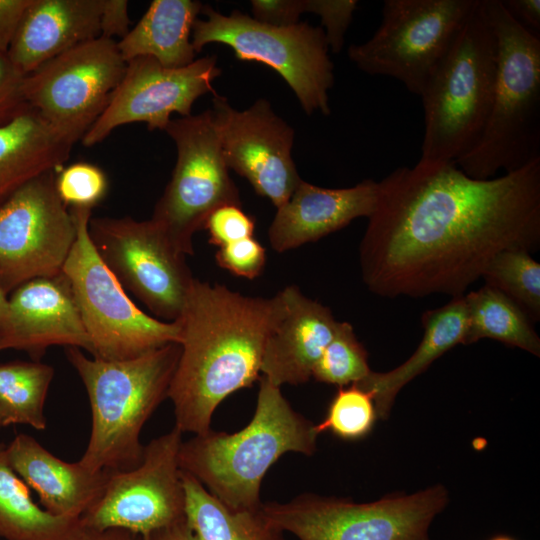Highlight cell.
Segmentation results:
<instances>
[{
  "label": "cell",
  "mask_w": 540,
  "mask_h": 540,
  "mask_svg": "<svg viewBox=\"0 0 540 540\" xmlns=\"http://www.w3.org/2000/svg\"><path fill=\"white\" fill-rule=\"evenodd\" d=\"M379 182L359 246L373 294L461 296L501 251L540 247V159L484 180L454 162L417 163Z\"/></svg>",
  "instance_id": "obj_1"
},
{
  "label": "cell",
  "mask_w": 540,
  "mask_h": 540,
  "mask_svg": "<svg viewBox=\"0 0 540 540\" xmlns=\"http://www.w3.org/2000/svg\"><path fill=\"white\" fill-rule=\"evenodd\" d=\"M280 296H245L220 284L194 279L180 325V356L168 396L182 433L211 429L212 416L232 393L260 379L269 331Z\"/></svg>",
  "instance_id": "obj_2"
},
{
  "label": "cell",
  "mask_w": 540,
  "mask_h": 540,
  "mask_svg": "<svg viewBox=\"0 0 540 540\" xmlns=\"http://www.w3.org/2000/svg\"><path fill=\"white\" fill-rule=\"evenodd\" d=\"M315 424L295 411L281 387L261 376L255 412L235 433L209 429L182 441L180 469L198 480L232 510H260L261 483L288 452L311 456L317 448Z\"/></svg>",
  "instance_id": "obj_3"
},
{
  "label": "cell",
  "mask_w": 540,
  "mask_h": 540,
  "mask_svg": "<svg viewBox=\"0 0 540 540\" xmlns=\"http://www.w3.org/2000/svg\"><path fill=\"white\" fill-rule=\"evenodd\" d=\"M180 350L179 343H170L136 358L104 360L67 347L91 409L89 441L78 460L85 468L121 472L141 463L142 428L168 396Z\"/></svg>",
  "instance_id": "obj_4"
},
{
  "label": "cell",
  "mask_w": 540,
  "mask_h": 540,
  "mask_svg": "<svg viewBox=\"0 0 540 540\" xmlns=\"http://www.w3.org/2000/svg\"><path fill=\"white\" fill-rule=\"evenodd\" d=\"M497 44L490 115L476 146L455 164L478 180L540 159V37L517 23L501 0H481Z\"/></svg>",
  "instance_id": "obj_5"
},
{
  "label": "cell",
  "mask_w": 540,
  "mask_h": 540,
  "mask_svg": "<svg viewBox=\"0 0 540 540\" xmlns=\"http://www.w3.org/2000/svg\"><path fill=\"white\" fill-rule=\"evenodd\" d=\"M496 75V39L479 0L420 95L424 135L417 163H455L476 146L492 108Z\"/></svg>",
  "instance_id": "obj_6"
},
{
  "label": "cell",
  "mask_w": 540,
  "mask_h": 540,
  "mask_svg": "<svg viewBox=\"0 0 540 540\" xmlns=\"http://www.w3.org/2000/svg\"><path fill=\"white\" fill-rule=\"evenodd\" d=\"M77 235L62 272L68 278L91 355L126 360L180 342L178 321H162L143 312L97 254L88 233L92 209L68 208Z\"/></svg>",
  "instance_id": "obj_7"
},
{
  "label": "cell",
  "mask_w": 540,
  "mask_h": 540,
  "mask_svg": "<svg viewBox=\"0 0 540 540\" xmlns=\"http://www.w3.org/2000/svg\"><path fill=\"white\" fill-rule=\"evenodd\" d=\"M191 43L196 53L210 43L229 46L240 61L265 64L290 86L307 115H330L328 92L334 84L333 63L324 31L307 22L273 26L241 11L224 15L203 5Z\"/></svg>",
  "instance_id": "obj_8"
},
{
  "label": "cell",
  "mask_w": 540,
  "mask_h": 540,
  "mask_svg": "<svg viewBox=\"0 0 540 540\" xmlns=\"http://www.w3.org/2000/svg\"><path fill=\"white\" fill-rule=\"evenodd\" d=\"M447 503V490L436 485L369 503L301 494L287 502L263 503L261 512L298 540H430L429 526Z\"/></svg>",
  "instance_id": "obj_9"
},
{
  "label": "cell",
  "mask_w": 540,
  "mask_h": 540,
  "mask_svg": "<svg viewBox=\"0 0 540 540\" xmlns=\"http://www.w3.org/2000/svg\"><path fill=\"white\" fill-rule=\"evenodd\" d=\"M479 0H385L372 37L348 48L349 59L370 75L395 78L421 95Z\"/></svg>",
  "instance_id": "obj_10"
},
{
  "label": "cell",
  "mask_w": 540,
  "mask_h": 540,
  "mask_svg": "<svg viewBox=\"0 0 540 540\" xmlns=\"http://www.w3.org/2000/svg\"><path fill=\"white\" fill-rule=\"evenodd\" d=\"M174 141L177 160L151 217L174 247L193 255V236L209 215L224 205H241L229 175L210 109L171 119L164 130Z\"/></svg>",
  "instance_id": "obj_11"
},
{
  "label": "cell",
  "mask_w": 540,
  "mask_h": 540,
  "mask_svg": "<svg viewBox=\"0 0 540 540\" xmlns=\"http://www.w3.org/2000/svg\"><path fill=\"white\" fill-rule=\"evenodd\" d=\"M126 65L117 42L98 37L26 75L24 97L63 139L74 145L109 104Z\"/></svg>",
  "instance_id": "obj_12"
},
{
  "label": "cell",
  "mask_w": 540,
  "mask_h": 540,
  "mask_svg": "<svg viewBox=\"0 0 540 540\" xmlns=\"http://www.w3.org/2000/svg\"><path fill=\"white\" fill-rule=\"evenodd\" d=\"M88 233L125 291L158 318L172 322L180 317L195 278L185 255L154 220L91 217Z\"/></svg>",
  "instance_id": "obj_13"
},
{
  "label": "cell",
  "mask_w": 540,
  "mask_h": 540,
  "mask_svg": "<svg viewBox=\"0 0 540 540\" xmlns=\"http://www.w3.org/2000/svg\"><path fill=\"white\" fill-rule=\"evenodd\" d=\"M55 177L43 174L0 201V290L6 296L30 280L62 273L77 229Z\"/></svg>",
  "instance_id": "obj_14"
},
{
  "label": "cell",
  "mask_w": 540,
  "mask_h": 540,
  "mask_svg": "<svg viewBox=\"0 0 540 540\" xmlns=\"http://www.w3.org/2000/svg\"><path fill=\"white\" fill-rule=\"evenodd\" d=\"M183 433L175 426L144 446L141 463L110 472L98 501L81 517L84 527L120 528L142 536L185 518L179 466Z\"/></svg>",
  "instance_id": "obj_15"
},
{
  "label": "cell",
  "mask_w": 540,
  "mask_h": 540,
  "mask_svg": "<svg viewBox=\"0 0 540 540\" xmlns=\"http://www.w3.org/2000/svg\"><path fill=\"white\" fill-rule=\"evenodd\" d=\"M221 73L215 56H205L181 68H167L149 56L127 62L125 73L109 104L82 138L91 147L117 127L144 122L147 128L165 130L172 113L191 115L194 102L215 91L212 82Z\"/></svg>",
  "instance_id": "obj_16"
},
{
  "label": "cell",
  "mask_w": 540,
  "mask_h": 540,
  "mask_svg": "<svg viewBox=\"0 0 540 540\" xmlns=\"http://www.w3.org/2000/svg\"><path fill=\"white\" fill-rule=\"evenodd\" d=\"M210 111L228 169L247 179L276 208L282 206L302 180L291 154L292 127L264 98L239 111L215 94Z\"/></svg>",
  "instance_id": "obj_17"
},
{
  "label": "cell",
  "mask_w": 540,
  "mask_h": 540,
  "mask_svg": "<svg viewBox=\"0 0 540 540\" xmlns=\"http://www.w3.org/2000/svg\"><path fill=\"white\" fill-rule=\"evenodd\" d=\"M76 347L91 353V343L70 282L62 272L30 280L7 296L0 321V351L16 349L39 361L50 346Z\"/></svg>",
  "instance_id": "obj_18"
},
{
  "label": "cell",
  "mask_w": 540,
  "mask_h": 540,
  "mask_svg": "<svg viewBox=\"0 0 540 540\" xmlns=\"http://www.w3.org/2000/svg\"><path fill=\"white\" fill-rule=\"evenodd\" d=\"M278 294L281 306L265 342L261 375L279 387L298 385L312 377L339 321L328 307L305 296L296 285L286 286Z\"/></svg>",
  "instance_id": "obj_19"
},
{
  "label": "cell",
  "mask_w": 540,
  "mask_h": 540,
  "mask_svg": "<svg viewBox=\"0 0 540 540\" xmlns=\"http://www.w3.org/2000/svg\"><path fill=\"white\" fill-rule=\"evenodd\" d=\"M380 195V182L372 179L348 188H323L301 180L290 198L277 208L268 229L270 245L282 253L317 241L356 218H369Z\"/></svg>",
  "instance_id": "obj_20"
},
{
  "label": "cell",
  "mask_w": 540,
  "mask_h": 540,
  "mask_svg": "<svg viewBox=\"0 0 540 540\" xmlns=\"http://www.w3.org/2000/svg\"><path fill=\"white\" fill-rule=\"evenodd\" d=\"M6 451L11 467L36 491L43 508L59 517L81 519L101 497L110 475L79 461H63L27 434L16 435Z\"/></svg>",
  "instance_id": "obj_21"
},
{
  "label": "cell",
  "mask_w": 540,
  "mask_h": 540,
  "mask_svg": "<svg viewBox=\"0 0 540 540\" xmlns=\"http://www.w3.org/2000/svg\"><path fill=\"white\" fill-rule=\"evenodd\" d=\"M103 0H32L8 50L23 75L101 36Z\"/></svg>",
  "instance_id": "obj_22"
},
{
  "label": "cell",
  "mask_w": 540,
  "mask_h": 540,
  "mask_svg": "<svg viewBox=\"0 0 540 540\" xmlns=\"http://www.w3.org/2000/svg\"><path fill=\"white\" fill-rule=\"evenodd\" d=\"M72 146L30 106L0 124V201L27 182L60 170Z\"/></svg>",
  "instance_id": "obj_23"
},
{
  "label": "cell",
  "mask_w": 540,
  "mask_h": 540,
  "mask_svg": "<svg viewBox=\"0 0 540 540\" xmlns=\"http://www.w3.org/2000/svg\"><path fill=\"white\" fill-rule=\"evenodd\" d=\"M423 337L414 353L401 365L385 373L371 371L356 383L372 395L377 415H390L399 391L424 372L436 359L458 344L464 343L466 305L464 295L452 297L439 308L427 310L421 317Z\"/></svg>",
  "instance_id": "obj_24"
},
{
  "label": "cell",
  "mask_w": 540,
  "mask_h": 540,
  "mask_svg": "<svg viewBox=\"0 0 540 540\" xmlns=\"http://www.w3.org/2000/svg\"><path fill=\"white\" fill-rule=\"evenodd\" d=\"M202 4L193 0H154L138 23L117 42L124 61L149 56L167 68L191 64L197 54L192 28Z\"/></svg>",
  "instance_id": "obj_25"
},
{
  "label": "cell",
  "mask_w": 540,
  "mask_h": 540,
  "mask_svg": "<svg viewBox=\"0 0 540 540\" xmlns=\"http://www.w3.org/2000/svg\"><path fill=\"white\" fill-rule=\"evenodd\" d=\"M6 446L0 442V539L79 540L81 519L55 516L35 503L11 467Z\"/></svg>",
  "instance_id": "obj_26"
},
{
  "label": "cell",
  "mask_w": 540,
  "mask_h": 540,
  "mask_svg": "<svg viewBox=\"0 0 540 540\" xmlns=\"http://www.w3.org/2000/svg\"><path fill=\"white\" fill-rule=\"evenodd\" d=\"M185 518L200 540H285L261 509L236 511L213 496L198 480L181 470Z\"/></svg>",
  "instance_id": "obj_27"
},
{
  "label": "cell",
  "mask_w": 540,
  "mask_h": 540,
  "mask_svg": "<svg viewBox=\"0 0 540 540\" xmlns=\"http://www.w3.org/2000/svg\"><path fill=\"white\" fill-rule=\"evenodd\" d=\"M464 345L490 338L540 356V338L526 312L511 298L489 285L464 294Z\"/></svg>",
  "instance_id": "obj_28"
},
{
  "label": "cell",
  "mask_w": 540,
  "mask_h": 540,
  "mask_svg": "<svg viewBox=\"0 0 540 540\" xmlns=\"http://www.w3.org/2000/svg\"><path fill=\"white\" fill-rule=\"evenodd\" d=\"M53 377V367L40 361L0 364V412L5 426L46 429L44 406Z\"/></svg>",
  "instance_id": "obj_29"
},
{
  "label": "cell",
  "mask_w": 540,
  "mask_h": 540,
  "mask_svg": "<svg viewBox=\"0 0 540 540\" xmlns=\"http://www.w3.org/2000/svg\"><path fill=\"white\" fill-rule=\"evenodd\" d=\"M485 284L516 302L531 321L540 319V264L523 249L498 253L485 268Z\"/></svg>",
  "instance_id": "obj_30"
},
{
  "label": "cell",
  "mask_w": 540,
  "mask_h": 540,
  "mask_svg": "<svg viewBox=\"0 0 540 540\" xmlns=\"http://www.w3.org/2000/svg\"><path fill=\"white\" fill-rule=\"evenodd\" d=\"M371 372L368 353L357 339L353 326L338 322L335 334L316 363L312 377L339 387L356 384Z\"/></svg>",
  "instance_id": "obj_31"
},
{
  "label": "cell",
  "mask_w": 540,
  "mask_h": 540,
  "mask_svg": "<svg viewBox=\"0 0 540 540\" xmlns=\"http://www.w3.org/2000/svg\"><path fill=\"white\" fill-rule=\"evenodd\" d=\"M378 418L372 395L356 384L339 387L328 405L324 419L315 424L318 434L330 432L334 436L356 441L365 438Z\"/></svg>",
  "instance_id": "obj_32"
},
{
  "label": "cell",
  "mask_w": 540,
  "mask_h": 540,
  "mask_svg": "<svg viewBox=\"0 0 540 540\" xmlns=\"http://www.w3.org/2000/svg\"><path fill=\"white\" fill-rule=\"evenodd\" d=\"M55 188L67 208L93 209L106 196L108 179L97 165L75 162L58 170Z\"/></svg>",
  "instance_id": "obj_33"
},
{
  "label": "cell",
  "mask_w": 540,
  "mask_h": 540,
  "mask_svg": "<svg viewBox=\"0 0 540 540\" xmlns=\"http://www.w3.org/2000/svg\"><path fill=\"white\" fill-rule=\"evenodd\" d=\"M255 218L242 206L224 205L215 209L207 218L204 229L209 233V243L222 247L254 237Z\"/></svg>",
  "instance_id": "obj_34"
},
{
  "label": "cell",
  "mask_w": 540,
  "mask_h": 540,
  "mask_svg": "<svg viewBox=\"0 0 540 540\" xmlns=\"http://www.w3.org/2000/svg\"><path fill=\"white\" fill-rule=\"evenodd\" d=\"M357 6L356 0H305V12L320 17L327 45L333 53L342 50Z\"/></svg>",
  "instance_id": "obj_35"
},
{
  "label": "cell",
  "mask_w": 540,
  "mask_h": 540,
  "mask_svg": "<svg viewBox=\"0 0 540 540\" xmlns=\"http://www.w3.org/2000/svg\"><path fill=\"white\" fill-rule=\"evenodd\" d=\"M215 260L231 274L253 280L263 272L266 249L254 237L246 238L220 247Z\"/></svg>",
  "instance_id": "obj_36"
},
{
  "label": "cell",
  "mask_w": 540,
  "mask_h": 540,
  "mask_svg": "<svg viewBox=\"0 0 540 540\" xmlns=\"http://www.w3.org/2000/svg\"><path fill=\"white\" fill-rule=\"evenodd\" d=\"M24 77L12 64L7 54H0V124L25 110Z\"/></svg>",
  "instance_id": "obj_37"
},
{
  "label": "cell",
  "mask_w": 540,
  "mask_h": 540,
  "mask_svg": "<svg viewBox=\"0 0 540 540\" xmlns=\"http://www.w3.org/2000/svg\"><path fill=\"white\" fill-rule=\"evenodd\" d=\"M253 18L273 26H292L305 13V0H253Z\"/></svg>",
  "instance_id": "obj_38"
},
{
  "label": "cell",
  "mask_w": 540,
  "mask_h": 540,
  "mask_svg": "<svg viewBox=\"0 0 540 540\" xmlns=\"http://www.w3.org/2000/svg\"><path fill=\"white\" fill-rule=\"evenodd\" d=\"M129 25L128 1L103 0L100 18V37L113 39L114 36H118L122 39L129 32Z\"/></svg>",
  "instance_id": "obj_39"
},
{
  "label": "cell",
  "mask_w": 540,
  "mask_h": 540,
  "mask_svg": "<svg viewBox=\"0 0 540 540\" xmlns=\"http://www.w3.org/2000/svg\"><path fill=\"white\" fill-rule=\"evenodd\" d=\"M32 0H0V54H7Z\"/></svg>",
  "instance_id": "obj_40"
},
{
  "label": "cell",
  "mask_w": 540,
  "mask_h": 540,
  "mask_svg": "<svg viewBox=\"0 0 540 540\" xmlns=\"http://www.w3.org/2000/svg\"><path fill=\"white\" fill-rule=\"evenodd\" d=\"M510 16L530 33L540 37L539 0H501Z\"/></svg>",
  "instance_id": "obj_41"
},
{
  "label": "cell",
  "mask_w": 540,
  "mask_h": 540,
  "mask_svg": "<svg viewBox=\"0 0 540 540\" xmlns=\"http://www.w3.org/2000/svg\"><path fill=\"white\" fill-rule=\"evenodd\" d=\"M142 540H200L190 527L186 518L171 525L158 529L145 536Z\"/></svg>",
  "instance_id": "obj_42"
},
{
  "label": "cell",
  "mask_w": 540,
  "mask_h": 540,
  "mask_svg": "<svg viewBox=\"0 0 540 540\" xmlns=\"http://www.w3.org/2000/svg\"><path fill=\"white\" fill-rule=\"evenodd\" d=\"M79 540H142L138 534L120 528H108L103 530L84 529Z\"/></svg>",
  "instance_id": "obj_43"
},
{
  "label": "cell",
  "mask_w": 540,
  "mask_h": 540,
  "mask_svg": "<svg viewBox=\"0 0 540 540\" xmlns=\"http://www.w3.org/2000/svg\"><path fill=\"white\" fill-rule=\"evenodd\" d=\"M7 306V296L0 290V321L2 320Z\"/></svg>",
  "instance_id": "obj_44"
},
{
  "label": "cell",
  "mask_w": 540,
  "mask_h": 540,
  "mask_svg": "<svg viewBox=\"0 0 540 540\" xmlns=\"http://www.w3.org/2000/svg\"><path fill=\"white\" fill-rule=\"evenodd\" d=\"M488 540H516V539L507 534H497V535L492 536Z\"/></svg>",
  "instance_id": "obj_45"
},
{
  "label": "cell",
  "mask_w": 540,
  "mask_h": 540,
  "mask_svg": "<svg viewBox=\"0 0 540 540\" xmlns=\"http://www.w3.org/2000/svg\"><path fill=\"white\" fill-rule=\"evenodd\" d=\"M2 427H5V424H4V420H3V417H2L1 412H0V429Z\"/></svg>",
  "instance_id": "obj_46"
}]
</instances>
